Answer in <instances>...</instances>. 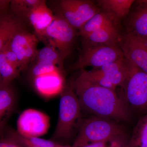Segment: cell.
<instances>
[{"label": "cell", "mask_w": 147, "mask_h": 147, "mask_svg": "<svg viewBox=\"0 0 147 147\" xmlns=\"http://www.w3.org/2000/svg\"><path fill=\"white\" fill-rule=\"evenodd\" d=\"M73 85L82 113L118 122L131 120V109L115 90L93 84L80 71Z\"/></svg>", "instance_id": "1"}, {"label": "cell", "mask_w": 147, "mask_h": 147, "mask_svg": "<svg viewBox=\"0 0 147 147\" xmlns=\"http://www.w3.org/2000/svg\"><path fill=\"white\" fill-rule=\"evenodd\" d=\"M59 115L50 140L61 145H69L75 140L83 118L82 108L73 85V79L65 84L60 94Z\"/></svg>", "instance_id": "2"}, {"label": "cell", "mask_w": 147, "mask_h": 147, "mask_svg": "<svg viewBox=\"0 0 147 147\" xmlns=\"http://www.w3.org/2000/svg\"><path fill=\"white\" fill-rule=\"evenodd\" d=\"M119 122L93 116L83 118L72 147L125 136L124 127Z\"/></svg>", "instance_id": "3"}, {"label": "cell", "mask_w": 147, "mask_h": 147, "mask_svg": "<svg viewBox=\"0 0 147 147\" xmlns=\"http://www.w3.org/2000/svg\"><path fill=\"white\" fill-rule=\"evenodd\" d=\"M82 49L78 59L69 68L70 71L80 70L87 67L98 68L124 57L119 45H99L82 40Z\"/></svg>", "instance_id": "4"}, {"label": "cell", "mask_w": 147, "mask_h": 147, "mask_svg": "<svg viewBox=\"0 0 147 147\" xmlns=\"http://www.w3.org/2000/svg\"><path fill=\"white\" fill-rule=\"evenodd\" d=\"M126 78L121 87L123 100L139 113H147V74L129 60Z\"/></svg>", "instance_id": "5"}, {"label": "cell", "mask_w": 147, "mask_h": 147, "mask_svg": "<svg viewBox=\"0 0 147 147\" xmlns=\"http://www.w3.org/2000/svg\"><path fill=\"white\" fill-rule=\"evenodd\" d=\"M53 3L55 14L62 16L76 30L100 11V8L90 1L61 0Z\"/></svg>", "instance_id": "6"}, {"label": "cell", "mask_w": 147, "mask_h": 147, "mask_svg": "<svg viewBox=\"0 0 147 147\" xmlns=\"http://www.w3.org/2000/svg\"><path fill=\"white\" fill-rule=\"evenodd\" d=\"M55 15L54 20L45 31V41L55 47L64 60L72 51L77 32L62 16Z\"/></svg>", "instance_id": "7"}, {"label": "cell", "mask_w": 147, "mask_h": 147, "mask_svg": "<svg viewBox=\"0 0 147 147\" xmlns=\"http://www.w3.org/2000/svg\"><path fill=\"white\" fill-rule=\"evenodd\" d=\"M38 41L36 36L26 28L16 32L9 42L10 49L15 53L20 63L21 72L35 60L38 52Z\"/></svg>", "instance_id": "8"}, {"label": "cell", "mask_w": 147, "mask_h": 147, "mask_svg": "<svg viewBox=\"0 0 147 147\" xmlns=\"http://www.w3.org/2000/svg\"><path fill=\"white\" fill-rule=\"evenodd\" d=\"M50 121L49 116L39 110L27 109L18 117L16 131L26 137H40L48 132Z\"/></svg>", "instance_id": "9"}, {"label": "cell", "mask_w": 147, "mask_h": 147, "mask_svg": "<svg viewBox=\"0 0 147 147\" xmlns=\"http://www.w3.org/2000/svg\"><path fill=\"white\" fill-rule=\"evenodd\" d=\"M119 46L125 57L147 74V44L125 33L121 35Z\"/></svg>", "instance_id": "10"}, {"label": "cell", "mask_w": 147, "mask_h": 147, "mask_svg": "<svg viewBox=\"0 0 147 147\" xmlns=\"http://www.w3.org/2000/svg\"><path fill=\"white\" fill-rule=\"evenodd\" d=\"M126 23V33L137 38L147 36V0L134 1Z\"/></svg>", "instance_id": "11"}, {"label": "cell", "mask_w": 147, "mask_h": 147, "mask_svg": "<svg viewBox=\"0 0 147 147\" xmlns=\"http://www.w3.org/2000/svg\"><path fill=\"white\" fill-rule=\"evenodd\" d=\"M55 17L53 11L47 6V2L41 0L29 13L26 22L32 26L38 39L45 41V31Z\"/></svg>", "instance_id": "12"}, {"label": "cell", "mask_w": 147, "mask_h": 147, "mask_svg": "<svg viewBox=\"0 0 147 147\" xmlns=\"http://www.w3.org/2000/svg\"><path fill=\"white\" fill-rule=\"evenodd\" d=\"M32 79L36 91L46 98L60 94L65 84L61 70L43 74Z\"/></svg>", "instance_id": "13"}, {"label": "cell", "mask_w": 147, "mask_h": 147, "mask_svg": "<svg viewBox=\"0 0 147 147\" xmlns=\"http://www.w3.org/2000/svg\"><path fill=\"white\" fill-rule=\"evenodd\" d=\"M26 23L11 13L10 9L0 14V53L16 32L27 28Z\"/></svg>", "instance_id": "14"}, {"label": "cell", "mask_w": 147, "mask_h": 147, "mask_svg": "<svg viewBox=\"0 0 147 147\" xmlns=\"http://www.w3.org/2000/svg\"><path fill=\"white\" fill-rule=\"evenodd\" d=\"M134 0H98L96 5L101 8L113 23L117 26L128 15Z\"/></svg>", "instance_id": "15"}, {"label": "cell", "mask_w": 147, "mask_h": 147, "mask_svg": "<svg viewBox=\"0 0 147 147\" xmlns=\"http://www.w3.org/2000/svg\"><path fill=\"white\" fill-rule=\"evenodd\" d=\"M16 97L11 85L0 87V138L6 129L7 124L15 108Z\"/></svg>", "instance_id": "16"}, {"label": "cell", "mask_w": 147, "mask_h": 147, "mask_svg": "<svg viewBox=\"0 0 147 147\" xmlns=\"http://www.w3.org/2000/svg\"><path fill=\"white\" fill-rule=\"evenodd\" d=\"M129 66V61L124 57L95 69L102 74L117 88L121 87L123 84L128 71Z\"/></svg>", "instance_id": "17"}, {"label": "cell", "mask_w": 147, "mask_h": 147, "mask_svg": "<svg viewBox=\"0 0 147 147\" xmlns=\"http://www.w3.org/2000/svg\"><path fill=\"white\" fill-rule=\"evenodd\" d=\"M121 35L115 25H110L82 37V40L99 45L116 46L119 45Z\"/></svg>", "instance_id": "18"}, {"label": "cell", "mask_w": 147, "mask_h": 147, "mask_svg": "<svg viewBox=\"0 0 147 147\" xmlns=\"http://www.w3.org/2000/svg\"><path fill=\"white\" fill-rule=\"evenodd\" d=\"M113 25L115 24L109 17L103 11H100L93 16L79 29L77 35L83 37L103 27Z\"/></svg>", "instance_id": "19"}, {"label": "cell", "mask_w": 147, "mask_h": 147, "mask_svg": "<svg viewBox=\"0 0 147 147\" xmlns=\"http://www.w3.org/2000/svg\"><path fill=\"white\" fill-rule=\"evenodd\" d=\"M127 147H147V113L137 122Z\"/></svg>", "instance_id": "20"}, {"label": "cell", "mask_w": 147, "mask_h": 147, "mask_svg": "<svg viewBox=\"0 0 147 147\" xmlns=\"http://www.w3.org/2000/svg\"><path fill=\"white\" fill-rule=\"evenodd\" d=\"M5 132L18 144H26L36 147H60V144L51 140L38 137H26L21 135L16 130L6 128Z\"/></svg>", "instance_id": "21"}, {"label": "cell", "mask_w": 147, "mask_h": 147, "mask_svg": "<svg viewBox=\"0 0 147 147\" xmlns=\"http://www.w3.org/2000/svg\"><path fill=\"white\" fill-rule=\"evenodd\" d=\"M21 71L16 68L6 59L2 51L0 53V74L1 82L0 87L11 85L13 80L20 76Z\"/></svg>", "instance_id": "22"}, {"label": "cell", "mask_w": 147, "mask_h": 147, "mask_svg": "<svg viewBox=\"0 0 147 147\" xmlns=\"http://www.w3.org/2000/svg\"><path fill=\"white\" fill-rule=\"evenodd\" d=\"M36 62L52 64L62 70L64 60L57 50L53 46L47 45L38 50Z\"/></svg>", "instance_id": "23"}, {"label": "cell", "mask_w": 147, "mask_h": 147, "mask_svg": "<svg viewBox=\"0 0 147 147\" xmlns=\"http://www.w3.org/2000/svg\"><path fill=\"white\" fill-rule=\"evenodd\" d=\"M41 1V0H11L9 9L11 13L26 23L29 13Z\"/></svg>", "instance_id": "24"}, {"label": "cell", "mask_w": 147, "mask_h": 147, "mask_svg": "<svg viewBox=\"0 0 147 147\" xmlns=\"http://www.w3.org/2000/svg\"><path fill=\"white\" fill-rule=\"evenodd\" d=\"M59 70L62 71L55 65L40 62H35V63L31 69L30 75L32 79L43 74Z\"/></svg>", "instance_id": "25"}, {"label": "cell", "mask_w": 147, "mask_h": 147, "mask_svg": "<svg viewBox=\"0 0 147 147\" xmlns=\"http://www.w3.org/2000/svg\"><path fill=\"white\" fill-rule=\"evenodd\" d=\"M129 140L126 136L116 137L102 142L88 144L80 147H127Z\"/></svg>", "instance_id": "26"}, {"label": "cell", "mask_w": 147, "mask_h": 147, "mask_svg": "<svg viewBox=\"0 0 147 147\" xmlns=\"http://www.w3.org/2000/svg\"><path fill=\"white\" fill-rule=\"evenodd\" d=\"M9 42L8 44L6 45L5 47L2 50L3 53L4 54L7 60L11 64L13 65L14 67H15L16 68L19 69L21 72L20 63H19L18 58L16 57L15 53H13L10 49L9 45Z\"/></svg>", "instance_id": "27"}, {"label": "cell", "mask_w": 147, "mask_h": 147, "mask_svg": "<svg viewBox=\"0 0 147 147\" xmlns=\"http://www.w3.org/2000/svg\"><path fill=\"white\" fill-rule=\"evenodd\" d=\"M0 147H22L5 131L0 138Z\"/></svg>", "instance_id": "28"}, {"label": "cell", "mask_w": 147, "mask_h": 147, "mask_svg": "<svg viewBox=\"0 0 147 147\" xmlns=\"http://www.w3.org/2000/svg\"><path fill=\"white\" fill-rule=\"evenodd\" d=\"M10 1L0 0V11L5 12L9 9Z\"/></svg>", "instance_id": "29"}, {"label": "cell", "mask_w": 147, "mask_h": 147, "mask_svg": "<svg viewBox=\"0 0 147 147\" xmlns=\"http://www.w3.org/2000/svg\"><path fill=\"white\" fill-rule=\"evenodd\" d=\"M139 39H140V38H139ZM140 39L141 40H142L143 42H144L145 43H146V44H147V36H146V37L144 38Z\"/></svg>", "instance_id": "30"}, {"label": "cell", "mask_w": 147, "mask_h": 147, "mask_svg": "<svg viewBox=\"0 0 147 147\" xmlns=\"http://www.w3.org/2000/svg\"><path fill=\"white\" fill-rule=\"evenodd\" d=\"M60 147H72V146L70 145H61Z\"/></svg>", "instance_id": "31"}, {"label": "cell", "mask_w": 147, "mask_h": 147, "mask_svg": "<svg viewBox=\"0 0 147 147\" xmlns=\"http://www.w3.org/2000/svg\"><path fill=\"white\" fill-rule=\"evenodd\" d=\"M1 74H0V85H1Z\"/></svg>", "instance_id": "32"}, {"label": "cell", "mask_w": 147, "mask_h": 147, "mask_svg": "<svg viewBox=\"0 0 147 147\" xmlns=\"http://www.w3.org/2000/svg\"><path fill=\"white\" fill-rule=\"evenodd\" d=\"M2 12H1V11H0V14H1V13Z\"/></svg>", "instance_id": "33"}]
</instances>
